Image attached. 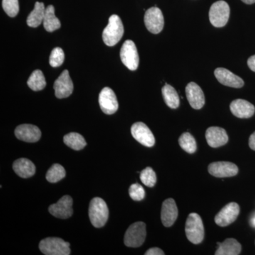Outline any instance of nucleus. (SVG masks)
<instances>
[{"label":"nucleus","mask_w":255,"mask_h":255,"mask_svg":"<svg viewBox=\"0 0 255 255\" xmlns=\"http://www.w3.org/2000/svg\"><path fill=\"white\" fill-rule=\"evenodd\" d=\"M27 85L33 91L38 92L43 90L46 86V81L42 71L40 70H34L28 78Z\"/></svg>","instance_id":"bb28decb"},{"label":"nucleus","mask_w":255,"mask_h":255,"mask_svg":"<svg viewBox=\"0 0 255 255\" xmlns=\"http://www.w3.org/2000/svg\"><path fill=\"white\" fill-rule=\"evenodd\" d=\"M206 139L211 147H219L227 143L228 135L227 132L222 128L212 127L206 130Z\"/></svg>","instance_id":"aec40b11"},{"label":"nucleus","mask_w":255,"mask_h":255,"mask_svg":"<svg viewBox=\"0 0 255 255\" xmlns=\"http://www.w3.org/2000/svg\"><path fill=\"white\" fill-rule=\"evenodd\" d=\"M129 195L132 200L140 201L144 199L145 196V191L144 188L140 184H133L129 188Z\"/></svg>","instance_id":"473e14b6"},{"label":"nucleus","mask_w":255,"mask_h":255,"mask_svg":"<svg viewBox=\"0 0 255 255\" xmlns=\"http://www.w3.org/2000/svg\"><path fill=\"white\" fill-rule=\"evenodd\" d=\"M214 74L218 81L225 86L233 87V88H241L244 85L243 79L235 75L227 69L216 68Z\"/></svg>","instance_id":"f3484780"},{"label":"nucleus","mask_w":255,"mask_h":255,"mask_svg":"<svg viewBox=\"0 0 255 255\" xmlns=\"http://www.w3.org/2000/svg\"><path fill=\"white\" fill-rule=\"evenodd\" d=\"M146 238V226L143 222L130 225L124 236V244L129 248H138L143 244Z\"/></svg>","instance_id":"423d86ee"},{"label":"nucleus","mask_w":255,"mask_h":255,"mask_svg":"<svg viewBox=\"0 0 255 255\" xmlns=\"http://www.w3.org/2000/svg\"><path fill=\"white\" fill-rule=\"evenodd\" d=\"M101 110L107 115H112L117 112L119 103L117 96L110 87H105L99 96Z\"/></svg>","instance_id":"9b49d317"},{"label":"nucleus","mask_w":255,"mask_h":255,"mask_svg":"<svg viewBox=\"0 0 255 255\" xmlns=\"http://www.w3.org/2000/svg\"><path fill=\"white\" fill-rule=\"evenodd\" d=\"M70 243L59 238H47L39 243V249L46 255H69L71 253Z\"/></svg>","instance_id":"20e7f679"},{"label":"nucleus","mask_w":255,"mask_h":255,"mask_svg":"<svg viewBox=\"0 0 255 255\" xmlns=\"http://www.w3.org/2000/svg\"><path fill=\"white\" fill-rule=\"evenodd\" d=\"M208 170L211 175L218 178L234 177L238 173V167L236 164L224 161L210 164Z\"/></svg>","instance_id":"ddd939ff"},{"label":"nucleus","mask_w":255,"mask_h":255,"mask_svg":"<svg viewBox=\"0 0 255 255\" xmlns=\"http://www.w3.org/2000/svg\"><path fill=\"white\" fill-rule=\"evenodd\" d=\"M249 145L252 150H255V132H253L250 137Z\"/></svg>","instance_id":"c9c22d12"},{"label":"nucleus","mask_w":255,"mask_h":255,"mask_svg":"<svg viewBox=\"0 0 255 255\" xmlns=\"http://www.w3.org/2000/svg\"><path fill=\"white\" fill-rule=\"evenodd\" d=\"M123 23L118 15L114 14L109 19V23L102 33V38L107 46L112 47L120 41L123 37Z\"/></svg>","instance_id":"f257e3e1"},{"label":"nucleus","mask_w":255,"mask_h":255,"mask_svg":"<svg viewBox=\"0 0 255 255\" xmlns=\"http://www.w3.org/2000/svg\"><path fill=\"white\" fill-rule=\"evenodd\" d=\"M229 5L226 1L220 0L211 5L209 10V20L215 27H223L227 24L230 17Z\"/></svg>","instance_id":"39448f33"},{"label":"nucleus","mask_w":255,"mask_h":255,"mask_svg":"<svg viewBox=\"0 0 255 255\" xmlns=\"http://www.w3.org/2000/svg\"><path fill=\"white\" fill-rule=\"evenodd\" d=\"M53 88H54L55 95L57 98H67L72 95L74 87L68 70H64L59 78L55 80Z\"/></svg>","instance_id":"4468645a"},{"label":"nucleus","mask_w":255,"mask_h":255,"mask_svg":"<svg viewBox=\"0 0 255 255\" xmlns=\"http://www.w3.org/2000/svg\"><path fill=\"white\" fill-rule=\"evenodd\" d=\"M240 214L237 203L231 202L225 206L215 217V222L221 227H226L234 223Z\"/></svg>","instance_id":"1a4fd4ad"},{"label":"nucleus","mask_w":255,"mask_h":255,"mask_svg":"<svg viewBox=\"0 0 255 255\" xmlns=\"http://www.w3.org/2000/svg\"><path fill=\"white\" fill-rule=\"evenodd\" d=\"M121 60L128 69L136 70L139 65V55L135 43L131 40L124 42L120 53Z\"/></svg>","instance_id":"0eeeda50"},{"label":"nucleus","mask_w":255,"mask_h":255,"mask_svg":"<svg viewBox=\"0 0 255 255\" xmlns=\"http://www.w3.org/2000/svg\"><path fill=\"white\" fill-rule=\"evenodd\" d=\"M46 9L43 2L36 1L34 9L28 15L26 22L28 26L32 28H36L39 26L44 19Z\"/></svg>","instance_id":"5701e85b"},{"label":"nucleus","mask_w":255,"mask_h":255,"mask_svg":"<svg viewBox=\"0 0 255 255\" xmlns=\"http://www.w3.org/2000/svg\"><path fill=\"white\" fill-rule=\"evenodd\" d=\"M73 199L68 195L63 196L56 204L48 208L50 214L58 219H67L73 214Z\"/></svg>","instance_id":"9d476101"},{"label":"nucleus","mask_w":255,"mask_h":255,"mask_svg":"<svg viewBox=\"0 0 255 255\" xmlns=\"http://www.w3.org/2000/svg\"><path fill=\"white\" fill-rule=\"evenodd\" d=\"M162 93L164 102L169 108L175 110L179 107L180 100H179V97L177 91L173 87L168 84H165L162 87Z\"/></svg>","instance_id":"393cba45"},{"label":"nucleus","mask_w":255,"mask_h":255,"mask_svg":"<svg viewBox=\"0 0 255 255\" xmlns=\"http://www.w3.org/2000/svg\"><path fill=\"white\" fill-rule=\"evenodd\" d=\"M251 224H252V226H253V227L255 228V216L254 218H253V219H252Z\"/></svg>","instance_id":"4c0bfd02"},{"label":"nucleus","mask_w":255,"mask_h":255,"mask_svg":"<svg viewBox=\"0 0 255 255\" xmlns=\"http://www.w3.org/2000/svg\"><path fill=\"white\" fill-rule=\"evenodd\" d=\"M144 21L147 29L154 34L160 33L163 29V14L162 11L157 6L151 7L145 11Z\"/></svg>","instance_id":"6e6552de"},{"label":"nucleus","mask_w":255,"mask_h":255,"mask_svg":"<svg viewBox=\"0 0 255 255\" xmlns=\"http://www.w3.org/2000/svg\"><path fill=\"white\" fill-rule=\"evenodd\" d=\"M89 216L94 227H103L109 219V209L103 199L95 197L91 201L89 208Z\"/></svg>","instance_id":"f03ea898"},{"label":"nucleus","mask_w":255,"mask_h":255,"mask_svg":"<svg viewBox=\"0 0 255 255\" xmlns=\"http://www.w3.org/2000/svg\"><path fill=\"white\" fill-rule=\"evenodd\" d=\"M66 176L65 169L60 164H54L46 173V179L50 183H56Z\"/></svg>","instance_id":"c85d7f7f"},{"label":"nucleus","mask_w":255,"mask_h":255,"mask_svg":"<svg viewBox=\"0 0 255 255\" xmlns=\"http://www.w3.org/2000/svg\"><path fill=\"white\" fill-rule=\"evenodd\" d=\"M140 179L142 184L148 187H153L157 182V176L155 171L151 167H146L140 172Z\"/></svg>","instance_id":"c756f323"},{"label":"nucleus","mask_w":255,"mask_h":255,"mask_svg":"<svg viewBox=\"0 0 255 255\" xmlns=\"http://www.w3.org/2000/svg\"><path fill=\"white\" fill-rule=\"evenodd\" d=\"M187 239L193 244H200L204 238V228L199 214L191 213L188 216L185 226Z\"/></svg>","instance_id":"7ed1b4c3"},{"label":"nucleus","mask_w":255,"mask_h":255,"mask_svg":"<svg viewBox=\"0 0 255 255\" xmlns=\"http://www.w3.org/2000/svg\"><path fill=\"white\" fill-rule=\"evenodd\" d=\"M179 143L183 150L188 153H194L197 149L195 138L189 132H184L179 138Z\"/></svg>","instance_id":"cd10ccee"},{"label":"nucleus","mask_w":255,"mask_h":255,"mask_svg":"<svg viewBox=\"0 0 255 255\" xmlns=\"http://www.w3.org/2000/svg\"><path fill=\"white\" fill-rule=\"evenodd\" d=\"M145 255H164V253L158 248H152L145 253Z\"/></svg>","instance_id":"72a5a7b5"},{"label":"nucleus","mask_w":255,"mask_h":255,"mask_svg":"<svg viewBox=\"0 0 255 255\" xmlns=\"http://www.w3.org/2000/svg\"><path fill=\"white\" fill-rule=\"evenodd\" d=\"M2 7L10 17H14L19 11L18 0H2Z\"/></svg>","instance_id":"2f4dec72"},{"label":"nucleus","mask_w":255,"mask_h":255,"mask_svg":"<svg viewBox=\"0 0 255 255\" xmlns=\"http://www.w3.org/2000/svg\"><path fill=\"white\" fill-rule=\"evenodd\" d=\"M242 1L248 4H252L255 3V0H242Z\"/></svg>","instance_id":"e433bc0d"},{"label":"nucleus","mask_w":255,"mask_h":255,"mask_svg":"<svg viewBox=\"0 0 255 255\" xmlns=\"http://www.w3.org/2000/svg\"><path fill=\"white\" fill-rule=\"evenodd\" d=\"M230 109L233 115L240 119L251 118L255 112V106L253 104L241 99L233 101Z\"/></svg>","instance_id":"6ab92c4d"},{"label":"nucleus","mask_w":255,"mask_h":255,"mask_svg":"<svg viewBox=\"0 0 255 255\" xmlns=\"http://www.w3.org/2000/svg\"><path fill=\"white\" fill-rule=\"evenodd\" d=\"M178 217V209L173 199L164 201L161 210V221L165 227H171Z\"/></svg>","instance_id":"a211bd4d"},{"label":"nucleus","mask_w":255,"mask_h":255,"mask_svg":"<svg viewBox=\"0 0 255 255\" xmlns=\"http://www.w3.org/2000/svg\"><path fill=\"white\" fill-rule=\"evenodd\" d=\"M13 169L18 176L25 179L32 177L36 172L34 164L26 158H20L14 161Z\"/></svg>","instance_id":"412c9836"},{"label":"nucleus","mask_w":255,"mask_h":255,"mask_svg":"<svg viewBox=\"0 0 255 255\" xmlns=\"http://www.w3.org/2000/svg\"><path fill=\"white\" fill-rule=\"evenodd\" d=\"M43 23L45 29L48 32L54 31L61 26L60 20L55 16V8L53 5L47 6Z\"/></svg>","instance_id":"b1692460"},{"label":"nucleus","mask_w":255,"mask_h":255,"mask_svg":"<svg viewBox=\"0 0 255 255\" xmlns=\"http://www.w3.org/2000/svg\"><path fill=\"white\" fill-rule=\"evenodd\" d=\"M186 95L189 105L194 110H201L205 105V97L201 87L195 82H189L186 87Z\"/></svg>","instance_id":"dca6fc26"},{"label":"nucleus","mask_w":255,"mask_h":255,"mask_svg":"<svg viewBox=\"0 0 255 255\" xmlns=\"http://www.w3.org/2000/svg\"><path fill=\"white\" fill-rule=\"evenodd\" d=\"M15 135L18 140L26 142H36L41 137V131L38 127L31 124H22L15 129Z\"/></svg>","instance_id":"2eb2a0df"},{"label":"nucleus","mask_w":255,"mask_h":255,"mask_svg":"<svg viewBox=\"0 0 255 255\" xmlns=\"http://www.w3.org/2000/svg\"><path fill=\"white\" fill-rule=\"evenodd\" d=\"M64 60H65V53L62 48L57 47L52 50L49 59L50 66L53 68H58L62 65Z\"/></svg>","instance_id":"7c9ffc66"},{"label":"nucleus","mask_w":255,"mask_h":255,"mask_svg":"<svg viewBox=\"0 0 255 255\" xmlns=\"http://www.w3.org/2000/svg\"><path fill=\"white\" fill-rule=\"evenodd\" d=\"M132 136L134 139L146 147H152L155 145V139L153 134L148 127L142 122H137L132 126Z\"/></svg>","instance_id":"f8f14e48"},{"label":"nucleus","mask_w":255,"mask_h":255,"mask_svg":"<svg viewBox=\"0 0 255 255\" xmlns=\"http://www.w3.org/2000/svg\"><path fill=\"white\" fill-rule=\"evenodd\" d=\"M216 255H238L241 254L242 246L236 239L228 238L223 243H218Z\"/></svg>","instance_id":"4be33fe9"},{"label":"nucleus","mask_w":255,"mask_h":255,"mask_svg":"<svg viewBox=\"0 0 255 255\" xmlns=\"http://www.w3.org/2000/svg\"><path fill=\"white\" fill-rule=\"evenodd\" d=\"M248 65L252 71L255 73V55L250 57L249 59L248 60Z\"/></svg>","instance_id":"f704fd0d"},{"label":"nucleus","mask_w":255,"mask_h":255,"mask_svg":"<svg viewBox=\"0 0 255 255\" xmlns=\"http://www.w3.org/2000/svg\"><path fill=\"white\" fill-rule=\"evenodd\" d=\"M64 143L75 150H80L87 145L85 138L78 132H70L63 137Z\"/></svg>","instance_id":"a878e982"}]
</instances>
